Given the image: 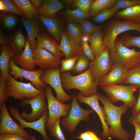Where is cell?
Instances as JSON below:
<instances>
[{
  "label": "cell",
  "mask_w": 140,
  "mask_h": 140,
  "mask_svg": "<svg viewBox=\"0 0 140 140\" xmlns=\"http://www.w3.org/2000/svg\"><path fill=\"white\" fill-rule=\"evenodd\" d=\"M80 23L83 36L87 37L89 39L94 32L101 30L102 28L101 25H96L86 19L83 20Z\"/></svg>",
  "instance_id": "cell-34"
},
{
  "label": "cell",
  "mask_w": 140,
  "mask_h": 140,
  "mask_svg": "<svg viewBox=\"0 0 140 140\" xmlns=\"http://www.w3.org/2000/svg\"><path fill=\"white\" fill-rule=\"evenodd\" d=\"M30 2L38 10L41 7L43 3V0H31Z\"/></svg>",
  "instance_id": "cell-50"
},
{
  "label": "cell",
  "mask_w": 140,
  "mask_h": 140,
  "mask_svg": "<svg viewBox=\"0 0 140 140\" xmlns=\"http://www.w3.org/2000/svg\"><path fill=\"white\" fill-rule=\"evenodd\" d=\"M98 99L103 105V108L106 114L105 120L108 125L110 126V136L119 140H129L131 135L122 126L121 119L128 108L124 104L116 106L111 103L106 97L98 93Z\"/></svg>",
  "instance_id": "cell-1"
},
{
  "label": "cell",
  "mask_w": 140,
  "mask_h": 140,
  "mask_svg": "<svg viewBox=\"0 0 140 140\" xmlns=\"http://www.w3.org/2000/svg\"><path fill=\"white\" fill-rule=\"evenodd\" d=\"M112 64L109 51L106 48L97 59L90 63L89 68L94 81L99 84L102 78L110 71Z\"/></svg>",
  "instance_id": "cell-14"
},
{
  "label": "cell",
  "mask_w": 140,
  "mask_h": 140,
  "mask_svg": "<svg viewBox=\"0 0 140 140\" xmlns=\"http://www.w3.org/2000/svg\"><path fill=\"white\" fill-rule=\"evenodd\" d=\"M9 37H8L0 29V43L4 46L9 45Z\"/></svg>",
  "instance_id": "cell-48"
},
{
  "label": "cell",
  "mask_w": 140,
  "mask_h": 140,
  "mask_svg": "<svg viewBox=\"0 0 140 140\" xmlns=\"http://www.w3.org/2000/svg\"><path fill=\"white\" fill-rule=\"evenodd\" d=\"M98 94L87 97L80 92L76 96L78 101L79 102L89 105L97 113L102 126L103 132L101 133V135L104 139H106L107 137L110 136L109 128L105 120L106 114L105 112L103 107H100L98 102Z\"/></svg>",
  "instance_id": "cell-15"
},
{
  "label": "cell",
  "mask_w": 140,
  "mask_h": 140,
  "mask_svg": "<svg viewBox=\"0 0 140 140\" xmlns=\"http://www.w3.org/2000/svg\"><path fill=\"white\" fill-rule=\"evenodd\" d=\"M18 17L15 14L2 12L0 13V21L6 28L11 29L15 27L18 22Z\"/></svg>",
  "instance_id": "cell-32"
},
{
  "label": "cell",
  "mask_w": 140,
  "mask_h": 140,
  "mask_svg": "<svg viewBox=\"0 0 140 140\" xmlns=\"http://www.w3.org/2000/svg\"><path fill=\"white\" fill-rule=\"evenodd\" d=\"M139 4H140V0H118L114 6L119 10Z\"/></svg>",
  "instance_id": "cell-43"
},
{
  "label": "cell",
  "mask_w": 140,
  "mask_h": 140,
  "mask_svg": "<svg viewBox=\"0 0 140 140\" xmlns=\"http://www.w3.org/2000/svg\"><path fill=\"white\" fill-rule=\"evenodd\" d=\"M128 72V70L120 64L113 63L110 71L101 79L98 86L120 85L123 83Z\"/></svg>",
  "instance_id": "cell-17"
},
{
  "label": "cell",
  "mask_w": 140,
  "mask_h": 140,
  "mask_svg": "<svg viewBox=\"0 0 140 140\" xmlns=\"http://www.w3.org/2000/svg\"><path fill=\"white\" fill-rule=\"evenodd\" d=\"M0 68L3 77L6 81L9 75V64L10 59L16 54L9 46L0 45Z\"/></svg>",
  "instance_id": "cell-25"
},
{
  "label": "cell",
  "mask_w": 140,
  "mask_h": 140,
  "mask_svg": "<svg viewBox=\"0 0 140 140\" xmlns=\"http://www.w3.org/2000/svg\"><path fill=\"white\" fill-rule=\"evenodd\" d=\"M37 17L57 43H60L63 31L58 19L55 17L49 18L39 15Z\"/></svg>",
  "instance_id": "cell-22"
},
{
  "label": "cell",
  "mask_w": 140,
  "mask_h": 140,
  "mask_svg": "<svg viewBox=\"0 0 140 140\" xmlns=\"http://www.w3.org/2000/svg\"><path fill=\"white\" fill-rule=\"evenodd\" d=\"M67 30L68 34L76 43L79 45H81L83 34L80 25L77 23L68 22Z\"/></svg>",
  "instance_id": "cell-31"
},
{
  "label": "cell",
  "mask_w": 140,
  "mask_h": 140,
  "mask_svg": "<svg viewBox=\"0 0 140 140\" xmlns=\"http://www.w3.org/2000/svg\"><path fill=\"white\" fill-rule=\"evenodd\" d=\"M115 46V51L110 53L112 63L119 64L128 70L140 64V51H137L135 48H128L119 39H116Z\"/></svg>",
  "instance_id": "cell-5"
},
{
  "label": "cell",
  "mask_w": 140,
  "mask_h": 140,
  "mask_svg": "<svg viewBox=\"0 0 140 140\" xmlns=\"http://www.w3.org/2000/svg\"><path fill=\"white\" fill-rule=\"evenodd\" d=\"M90 62V60L82 53L79 55L76 64L71 71L81 73L89 68Z\"/></svg>",
  "instance_id": "cell-36"
},
{
  "label": "cell",
  "mask_w": 140,
  "mask_h": 140,
  "mask_svg": "<svg viewBox=\"0 0 140 140\" xmlns=\"http://www.w3.org/2000/svg\"><path fill=\"white\" fill-rule=\"evenodd\" d=\"M61 14L68 22L77 23H80L90 17L89 13H84L78 8L73 10L67 8Z\"/></svg>",
  "instance_id": "cell-28"
},
{
  "label": "cell",
  "mask_w": 140,
  "mask_h": 140,
  "mask_svg": "<svg viewBox=\"0 0 140 140\" xmlns=\"http://www.w3.org/2000/svg\"><path fill=\"white\" fill-rule=\"evenodd\" d=\"M130 30L140 32L139 24L119 20H112L108 22L105 30L103 41L110 53H113L116 51L115 42L118 35Z\"/></svg>",
  "instance_id": "cell-4"
},
{
  "label": "cell",
  "mask_w": 140,
  "mask_h": 140,
  "mask_svg": "<svg viewBox=\"0 0 140 140\" xmlns=\"http://www.w3.org/2000/svg\"><path fill=\"white\" fill-rule=\"evenodd\" d=\"M118 0H94L90 7V16H94L101 11L113 7Z\"/></svg>",
  "instance_id": "cell-30"
},
{
  "label": "cell",
  "mask_w": 140,
  "mask_h": 140,
  "mask_svg": "<svg viewBox=\"0 0 140 140\" xmlns=\"http://www.w3.org/2000/svg\"><path fill=\"white\" fill-rule=\"evenodd\" d=\"M0 140H27V139L19 135L6 134L0 135Z\"/></svg>",
  "instance_id": "cell-46"
},
{
  "label": "cell",
  "mask_w": 140,
  "mask_h": 140,
  "mask_svg": "<svg viewBox=\"0 0 140 140\" xmlns=\"http://www.w3.org/2000/svg\"><path fill=\"white\" fill-rule=\"evenodd\" d=\"M31 140H37L36 138L33 135H31Z\"/></svg>",
  "instance_id": "cell-52"
},
{
  "label": "cell",
  "mask_w": 140,
  "mask_h": 140,
  "mask_svg": "<svg viewBox=\"0 0 140 140\" xmlns=\"http://www.w3.org/2000/svg\"><path fill=\"white\" fill-rule=\"evenodd\" d=\"M36 48L44 49L60 58L65 56L59 48L55 40L47 33L42 31L37 37Z\"/></svg>",
  "instance_id": "cell-18"
},
{
  "label": "cell",
  "mask_w": 140,
  "mask_h": 140,
  "mask_svg": "<svg viewBox=\"0 0 140 140\" xmlns=\"http://www.w3.org/2000/svg\"><path fill=\"white\" fill-rule=\"evenodd\" d=\"M7 91L9 96L23 100L25 97L30 99L44 92L36 89L30 82L24 83L15 79L9 73L6 81Z\"/></svg>",
  "instance_id": "cell-8"
},
{
  "label": "cell",
  "mask_w": 140,
  "mask_h": 140,
  "mask_svg": "<svg viewBox=\"0 0 140 140\" xmlns=\"http://www.w3.org/2000/svg\"><path fill=\"white\" fill-rule=\"evenodd\" d=\"M94 1L92 0H77L74 1L73 3L74 5L84 12L89 13Z\"/></svg>",
  "instance_id": "cell-42"
},
{
  "label": "cell",
  "mask_w": 140,
  "mask_h": 140,
  "mask_svg": "<svg viewBox=\"0 0 140 140\" xmlns=\"http://www.w3.org/2000/svg\"><path fill=\"white\" fill-rule=\"evenodd\" d=\"M61 84L66 90L73 89L79 90L84 96L88 97L97 94L98 84L94 80L90 69L75 76L72 75L69 72L60 74Z\"/></svg>",
  "instance_id": "cell-2"
},
{
  "label": "cell",
  "mask_w": 140,
  "mask_h": 140,
  "mask_svg": "<svg viewBox=\"0 0 140 140\" xmlns=\"http://www.w3.org/2000/svg\"><path fill=\"white\" fill-rule=\"evenodd\" d=\"M119 39L127 47L134 46L140 48V36H133L126 33Z\"/></svg>",
  "instance_id": "cell-37"
},
{
  "label": "cell",
  "mask_w": 140,
  "mask_h": 140,
  "mask_svg": "<svg viewBox=\"0 0 140 140\" xmlns=\"http://www.w3.org/2000/svg\"><path fill=\"white\" fill-rule=\"evenodd\" d=\"M81 43L83 54L91 61L94 60L95 58L93 52L88 41L81 40Z\"/></svg>",
  "instance_id": "cell-44"
},
{
  "label": "cell",
  "mask_w": 140,
  "mask_h": 140,
  "mask_svg": "<svg viewBox=\"0 0 140 140\" xmlns=\"http://www.w3.org/2000/svg\"><path fill=\"white\" fill-rule=\"evenodd\" d=\"M6 9V12L19 15L26 18L23 13L12 0H1Z\"/></svg>",
  "instance_id": "cell-40"
},
{
  "label": "cell",
  "mask_w": 140,
  "mask_h": 140,
  "mask_svg": "<svg viewBox=\"0 0 140 140\" xmlns=\"http://www.w3.org/2000/svg\"><path fill=\"white\" fill-rule=\"evenodd\" d=\"M9 69V74L13 76L15 79L20 77L25 78L30 81L38 90H43L47 85L40 79V76L44 74V70L43 69L40 68L33 71L22 69L15 64L12 58L10 61Z\"/></svg>",
  "instance_id": "cell-13"
},
{
  "label": "cell",
  "mask_w": 140,
  "mask_h": 140,
  "mask_svg": "<svg viewBox=\"0 0 140 140\" xmlns=\"http://www.w3.org/2000/svg\"><path fill=\"white\" fill-rule=\"evenodd\" d=\"M60 70L61 68L59 67L44 70L40 79L52 87L55 91L57 99L65 103V102L71 100L72 96L66 93L64 90L61 81Z\"/></svg>",
  "instance_id": "cell-9"
},
{
  "label": "cell",
  "mask_w": 140,
  "mask_h": 140,
  "mask_svg": "<svg viewBox=\"0 0 140 140\" xmlns=\"http://www.w3.org/2000/svg\"><path fill=\"white\" fill-rule=\"evenodd\" d=\"M0 135L14 134L31 140V135L13 120L9 114L5 103L0 106Z\"/></svg>",
  "instance_id": "cell-11"
},
{
  "label": "cell",
  "mask_w": 140,
  "mask_h": 140,
  "mask_svg": "<svg viewBox=\"0 0 140 140\" xmlns=\"http://www.w3.org/2000/svg\"><path fill=\"white\" fill-rule=\"evenodd\" d=\"M123 83L127 85L132 84L140 87V64L128 70L127 76Z\"/></svg>",
  "instance_id": "cell-33"
},
{
  "label": "cell",
  "mask_w": 140,
  "mask_h": 140,
  "mask_svg": "<svg viewBox=\"0 0 140 140\" xmlns=\"http://www.w3.org/2000/svg\"><path fill=\"white\" fill-rule=\"evenodd\" d=\"M104 34L101 29L94 32L89 39V41L95 59H97L107 48L104 43Z\"/></svg>",
  "instance_id": "cell-26"
},
{
  "label": "cell",
  "mask_w": 140,
  "mask_h": 140,
  "mask_svg": "<svg viewBox=\"0 0 140 140\" xmlns=\"http://www.w3.org/2000/svg\"><path fill=\"white\" fill-rule=\"evenodd\" d=\"M132 117L134 120L140 125V112L132 115Z\"/></svg>",
  "instance_id": "cell-51"
},
{
  "label": "cell",
  "mask_w": 140,
  "mask_h": 140,
  "mask_svg": "<svg viewBox=\"0 0 140 140\" xmlns=\"http://www.w3.org/2000/svg\"><path fill=\"white\" fill-rule=\"evenodd\" d=\"M129 123L134 127L135 130V136L134 140H140V125L138 124L132 116L129 119Z\"/></svg>",
  "instance_id": "cell-47"
},
{
  "label": "cell",
  "mask_w": 140,
  "mask_h": 140,
  "mask_svg": "<svg viewBox=\"0 0 140 140\" xmlns=\"http://www.w3.org/2000/svg\"><path fill=\"white\" fill-rule=\"evenodd\" d=\"M139 26L140 27V23L139 24Z\"/></svg>",
  "instance_id": "cell-53"
},
{
  "label": "cell",
  "mask_w": 140,
  "mask_h": 140,
  "mask_svg": "<svg viewBox=\"0 0 140 140\" xmlns=\"http://www.w3.org/2000/svg\"><path fill=\"white\" fill-rule=\"evenodd\" d=\"M60 119H58L48 129L50 135L57 140H66L60 127Z\"/></svg>",
  "instance_id": "cell-38"
},
{
  "label": "cell",
  "mask_w": 140,
  "mask_h": 140,
  "mask_svg": "<svg viewBox=\"0 0 140 140\" xmlns=\"http://www.w3.org/2000/svg\"><path fill=\"white\" fill-rule=\"evenodd\" d=\"M13 2L23 13L26 18L32 19L39 15L38 10L28 0H12Z\"/></svg>",
  "instance_id": "cell-29"
},
{
  "label": "cell",
  "mask_w": 140,
  "mask_h": 140,
  "mask_svg": "<svg viewBox=\"0 0 140 140\" xmlns=\"http://www.w3.org/2000/svg\"><path fill=\"white\" fill-rule=\"evenodd\" d=\"M9 108L12 116L14 119L19 121V125L22 128L24 129L26 128L33 129L41 134L43 140H50L45 130L48 117V109L45 111L41 117L38 120L32 122H29L21 118L18 107L10 106Z\"/></svg>",
  "instance_id": "cell-12"
},
{
  "label": "cell",
  "mask_w": 140,
  "mask_h": 140,
  "mask_svg": "<svg viewBox=\"0 0 140 140\" xmlns=\"http://www.w3.org/2000/svg\"><path fill=\"white\" fill-rule=\"evenodd\" d=\"M59 48L66 59L72 58L83 53L81 44L78 45L65 31L63 32Z\"/></svg>",
  "instance_id": "cell-19"
},
{
  "label": "cell",
  "mask_w": 140,
  "mask_h": 140,
  "mask_svg": "<svg viewBox=\"0 0 140 140\" xmlns=\"http://www.w3.org/2000/svg\"><path fill=\"white\" fill-rule=\"evenodd\" d=\"M114 17L117 20L139 24L140 23V4L118 12Z\"/></svg>",
  "instance_id": "cell-24"
},
{
  "label": "cell",
  "mask_w": 140,
  "mask_h": 140,
  "mask_svg": "<svg viewBox=\"0 0 140 140\" xmlns=\"http://www.w3.org/2000/svg\"><path fill=\"white\" fill-rule=\"evenodd\" d=\"M32 51L35 64L40 69L58 67L60 63V58L44 49L37 48Z\"/></svg>",
  "instance_id": "cell-16"
},
{
  "label": "cell",
  "mask_w": 140,
  "mask_h": 140,
  "mask_svg": "<svg viewBox=\"0 0 140 140\" xmlns=\"http://www.w3.org/2000/svg\"><path fill=\"white\" fill-rule=\"evenodd\" d=\"M139 87L135 85L126 86L123 84L101 86L111 103L114 104L118 101H121L128 108H132L136 104L137 101L134 93Z\"/></svg>",
  "instance_id": "cell-3"
},
{
  "label": "cell",
  "mask_w": 140,
  "mask_h": 140,
  "mask_svg": "<svg viewBox=\"0 0 140 140\" xmlns=\"http://www.w3.org/2000/svg\"><path fill=\"white\" fill-rule=\"evenodd\" d=\"M6 81L4 79L2 74L0 72V106L8 99L9 96L7 91Z\"/></svg>",
  "instance_id": "cell-41"
},
{
  "label": "cell",
  "mask_w": 140,
  "mask_h": 140,
  "mask_svg": "<svg viewBox=\"0 0 140 140\" xmlns=\"http://www.w3.org/2000/svg\"><path fill=\"white\" fill-rule=\"evenodd\" d=\"M12 58L15 64L19 65L22 69L31 71H35L36 65L33 58L32 50L30 48L27 38L26 44L22 52L16 54Z\"/></svg>",
  "instance_id": "cell-20"
},
{
  "label": "cell",
  "mask_w": 140,
  "mask_h": 140,
  "mask_svg": "<svg viewBox=\"0 0 140 140\" xmlns=\"http://www.w3.org/2000/svg\"><path fill=\"white\" fill-rule=\"evenodd\" d=\"M43 1L42 5L38 10L39 15L42 16L54 18L64 7L63 3L58 0H45Z\"/></svg>",
  "instance_id": "cell-23"
},
{
  "label": "cell",
  "mask_w": 140,
  "mask_h": 140,
  "mask_svg": "<svg viewBox=\"0 0 140 140\" xmlns=\"http://www.w3.org/2000/svg\"><path fill=\"white\" fill-rule=\"evenodd\" d=\"M26 42L22 32L19 30L9 37V45L16 54H19L23 51Z\"/></svg>",
  "instance_id": "cell-27"
},
{
  "label": "cell",
  "mask_w": 140,
  "mask_h": 140,
  "mask_svg": "<svg viewBox=\"0 0 140 140\" xmlns=\"http://www.w3.org/2000/svg\"><path fill=\"white\" fill-rule=\"evenodd\" d=\"M140 112V87L139 88V95L136 103L131 111L132 115Z\"/></svg>",
  "instance_id": "cell-49"
},
{
  "label": "cell",
  "mask_w": 140,
  "mask_h": 140,
  "mask_svg": "<svg viewBox=\"0 0 140 140\" xmlns=\"http://www.w3.org/2000/svg\"><path fill=\"white\" fill-rule=\"evenodd\" d=\"M79 55H77L71 58L66 59L60 61L61 67L60 72L71 71L76 64Z\"/></svg>",
  "instance_id": "cell-39"
},
{
  "label": "cell",
  "mask_w": 140,
  "mask_h": 140,
  "mask_svg": "<svg viewBox=\"0 0 140 140\" xmlns=\"http://www.w3.org/2000/svg\"><path fill=\"white\" fill-rule=\"evenodd\" d=\"M71 106L67 115L63 116L61 121V125L70 134L74 132L77 125L81 121H90V114L92 113V109L85 110L78 103L75 95H72Z\"/></svg>",
  "instance_id": "cell-6"
},
{
  "label": "cell",
  "mask_w": 140,
  "mask_h": 140,
  "mask_svg": "<svg viewBox=\"0 0 140 140\" xmlns=\"http://www.w3.org/2000/svg\"><path fill=\"white\" fill-rule=\"evenodd\" d=\"M47 98L44 92L37 95L35 97L30 99H24L20 103L23 107L30 104L32 109L30 113H27L24 108L22 113L20 115L23 120L29 122H32L39 119L46 110L48 109V106L46 101Z\"/></svg>",
  "instance_id": "cell-10"
},
{
  "label": "cell",
  "mask_w": 140,
  "mask_h": 140,
  "mask_svg": "<svg viewBox=\"0 0 140 140\" xmlns=\"http://www.w3.org/2000/svg\"><path fill=\"white\" fill-rule=\"evenodd\" d=\"M47 102L48 117L46 127L48 129L59 119L66 116L70 110L71 103H63L53 95L52 88L47 85L45 88Z\"/></svg>",
  "instance_id": "cell-7"
},
{
  "label": "cell",
  "mask_w": 140,
  "mask_h": 140,
  "mask_svg": "<svg viewBox=\"0 0 140 140\" xmlns=\"http://www.w3.org/2000/svg\"><path fill=\"white\" fill-rule=\"evenodd\" d=\"M119 10L114 6L106 9L94 16L92 20L96 23L103 22L114 16Z\"/></svg>",
  "instance_id": "cell-35"
},
{
  "label": "cell",
  "mask_w": 140,
  "mask_h": 140,
  "mask_svg": "<svg viewBox=\"0 0 140 140\" xmlns=\"http://www.w3.org/2000/svg\"><path fill=\"white\" fill-rule=\"evenodd\" d=\"M75 138L82 140H102L91 131H87L80 133Z\"/></svg>",
  "instance_id": "cell-45"
},
{
  "label": "cell",
  "mask_w": 140,
  "mask_h": 140,
  "mask_svg": "<svg viewBox=\"0 0 140 140\" xmlns=\"http://www.w3.org/2000/svg\"><path fill=\"white\" fill-rule=\"evenodd\" d=\"M37 18L36 17L30 19L22 17L21 19L28 35V37L27 38L29 45L32 50L36 48V39L39 33L43 29Z\"/></svg>",
  "instance_id": "cell-21"
}]
</instances>
